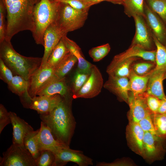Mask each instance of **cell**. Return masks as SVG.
<instances>
[{
    "mask_svg": "<svg viewBox=\"0 0 166 166\" xmlns=\"http://www.w3.org/2000/svg\"><path fill=\"white\" fill-rule=\"evenodd\" d=\"M72 97H62L51 112L40 114L41 121L48 126L55 139L69 147L76 123L71 109Z\"/></svg>",
    "mask_w": 166,
    "mask_h": 166,
    "instance_id": "1",
    "label": "cell"
},
{
    "mask_svg": "<svg viewBox=\"0 0 166 166\" xmlns=\"http://www.w3.org/2000/svg\"><path fill=\"white\" fill-rule=\"evenodd\" d=\"M2 0L6 13L5 40L11 41L15 35L23 31L32 32L34 28V9L41 0Z\"/></svg>",
    "mask_w": 166,
    "mask_h": 166,
    "instance_id": "2",
    "label": "cell"
},
{
    "mask_svg": "<svg viewBox=\"0 0 166 166\" xmlns=\"http://www.w3.org/2000/svg\"><path fill=\"white\" fill-rule=\"evenodd\" d=\"M0 58L14 74L28 81L33 73L40 66L42 58L26 57L17 53L11 41L5 40L0 43Z\"/></svg>",
    "mask_w": 166,
    "mask_h": 166,
    "instance_id": "3",
    "label": "cell"
},
{
    "mask_svg": "<svg viewBox=\"0 0 166 166\" xmlns=\"http://www.w3.org/2000/svg\"><path fill=\"white\" fill-rule=\"evenodd\" d=\"M60 2L41 0L33 12L34 28L32 32L35 43L44 45V36L47 27L56 18Z\"/></svg>",
    "mask_w": 166,
    "mask_h": 166,
    "instance_id": "4",
    "label": "cell"
},
{
    "mask_svg": "<svg viewBox=\"0 0 166 166\" xmlns=\"http://www.w3.org/2000/svg\"><path fill=\"white\" fill-rule=\"evenodd\" d=\"M88 11L77 10L67 3L60 2L54 22L67 34L83 26L88 17Z\"/></svg>",
    "mask_w": 166,
    "mask_h": 166,
    "instance_id": "5",
    "label": "cell"
},
{
    "mask_svg": "<svg viewBox=\"0 0 166 166\" xmlns=\"http://www.w3.org/2000/svg\"><path fill=\"white\" fill-rule=\"evenodd\" d=\"M0 166H36L35 160L25 146L12 144L0 158Z\"/></svg>",
    "mask_w": 166,
    "mask_h": 166,
    "instance_id": "6",
    "label": "cell"
},
{
    "mask_svg": "<svg viewBox=\"0 0 166 166\" xmlns=\"http://www.w3.org/2000/svg\"><path fill=\"white\" fill-rule=\"evenodd\" d=\"M23 106L36 111L40 114L49 113L57 106L62 97L56 94L51 96H38L31 98L26 94L20 97Z\"/></svg>",
    "mask_w": 166,
    "mask_h": 166,
    "instance_id": "7",
    "label": "cell"
},
{
    "mask_svg": "<svg viewBox=\"0 0 166 166\" xmlns=\"http://www.w3.org/2000/svg\"><path fill=\"white\" fill-rule=\"evenodd\" d=\"M165 140L149 132H144L142 157L149 162L162 159L166 152Z\"/></svg>",
    "mask_w": 166,
    "mask_h": 166,
    "instance_id": "8",
    "label": "cell"
},
{
    "mask_svg": "<svg viewBox=\"0 0 166 166\" xmlns=\"http://www.w3.org/2000/svg\"><path fill=\"white\" fill-rule=\"evenodd\" d=\"M55 69L47 65L39 67L32 74L28 81L26 94L32 98L44 89L56 77Z\"/></svg>",
    "mask_w": 166,
    "mask_h": 166,
    "instance_id": "9",
    "label": "cell"
},
{
    "mask_svg": "<svg viewBox=\"0 0 166 166\" xmlns=\"http://www.w3.org/2000/svg\"><path fill=\"white\" fill-rule=\"evenodd\" d=\"M133 17L135 22L136 32L131 46H137L148 51L156 49L154 48L155 45L152 33L144 17L136 15Z\"/></svg>",
    "mask_w": 166,
    "mask_h": 166,
    "instance_id": "10",
    "label": "cell"
},
{
    "mask_svg": "<svg viewBox=\"0 0 166 166\" xmlns=\"http://www.w3.org/2000/svg\"><path fill=\"white\" fill-rule=\"evenodd\" d=\"M103 85L101 73L98 67L93 65L88 79L81 89L72 95L73 98L77 99L94 97L100 94Z\"/></svg>",
    "mask_w": 166,
    "mask_h": 166,
    "instance_id": "11",
    "label": "cell"
},
{
    "mask_svg": "<svg viewBox=\"0 0 166 166\" xmlns=\"http://www.w3.org/2000/svg\"><path fill=\"white\" fill-rule=\"evenodd\" d=\"M145 93L134 95L130 92L128 104L129 107V110L128 113L129 122L138 123L145 117L153 114L147 106Z\"/></svg>",
    "mask_w": 166,
    "mask_h": 166,
    "instance_id": "12",
    "label": "cell"
},
{
    "mask_svg": "<svg viewBox=\"0 0 166 166\" xmlns=\"http://www.w3.org/2000/svg\"><path fill=\"white\" fill-rule=\"evenodd\" d=\"M55 166H63L69 162L76 163L79 166L93 165V160L85 155L82 151L66 147L55 154Z\"/></svg>",
    "mask_w": 166,
    "mask_h": 166,
    "instance_id": "13",
    "label": "cell"
},
{
    "mask_svg": "<svg viewBox=\"0 0 166 166\" xmlns=\"http://www.w3.org/2000/svg\"><path fill=\"white\" fill-rule=\"evenodd\" d=\"M66 34L57 26L54 22L47 27L44 36V52L40 67L45 65L53 49L62 38Z\"/></svg>",
    "mask_w": 166,
    "mask_h": 166,
    "instance_id": "14",
    "label": "cell"
},
{
    "mask_svg": "<svg viewBox=\"0 0 166 166\" xmlns=\"http://www.w3.org/2000/svg\"><path fill=\"white\" fill-rule=\"evenodd\" d=\"M144 17L152 34L166 47V26L164 22L146 5L144 6Z\"/></svg>",
    "mask_w": 166,
    "mask_h": 166,
    "instance_id": "15",
    "label": "cell"
},
{
    "mask_svg": "<svg viewBox=\"0 0 166 166\" xmlns=\"http://www.w3.org/2000/svg\"><path fill=\"white\" fill-rule=\"evenodd\" d=\"M103 87L115 94L120 101L128 104L130 93L128 78L109 76Z\"/></svg>",
    "mask_w": 166,
    "mask_h": 166,
    "instance_id": "16",
    "label": "cell"
},
{
    "mask_svg": "<svg viewBox=\"0 0 166 166\" xmlns=\"http://www.w3.org/2000/svg\"><path fill=\"white\" fill-rule=\"evenodd\" d=\"M125 134L129 148L135 153L142 156L144 132L138 123L129 122Z\"/></svg>",
    "mask_w": 166,
    "mask_h": 166,
    "instance_id": "17",
    "label": "cell"
},
{
    "mask_svg": "<svg viewBox=\"0 0 166 166\" xmlns=\"http://www.w3.org/2000/svg\"><path fill=\"white\" fill-rule=\"evenodd\" d=\"M38 138L41 151L47 150L55 154L63 148L67 147L55 139L50 128L42 121L39 129Z\"/></svg>",
    "mask_w": 166,
    "mask_h": 166,
    "instance_id": "18",
    "label": "cell"
},
{
    "mask_svg": "<svg viewBox=\"0 0 166 166\" xmlns=\"http://www.w3.org/2000/svg\"><path fill=\"white\" fill-rule=\"evenodd\" d=\"M11 123L13 127V143L14 144L24 146L23 140L29 132L34 130L33 127L15 113L9 112Z\"/></svg>",
    "mask_w": 166,
    "mask_h": 166,
    "instance_id": "19",
    "label": "cell"
},
{
    "mask_svg": "<svg viewBox=\"0 0 166 166\" xmlns=\"http://www.w3.org/2000/svg\"><path fill=\"white\" fill-rule=\"evenodd\" d=\"M166 71L154 69L149 74L146 92L160 100L166 99L163 81Z\"/></svg>",
    "mask_w": 166,
    "mask_h": 166,
    "instance_id": "20",
    "label": "cell"
},
{
    "mask_svg": "<svg viewBox=\"0 0 166 166\" xmlns=\"http://www.w3.org/2000/svg\"><path fill=\"white\" fill-rule=\"evenodd\" d=\"M140 59L138 57H132L120 61L112 60L107 68L106 72L109 76L129 78L132 64Z\"/></svg>",
    "mask_w": 166,
    "mask_h": 166,
    "instance_id": "21",
    "label": "cell"
},
{
    "mask_svg": "<svg viewBox=\"0 0 166 166\" xmlns=\"http://www.w3.org/2000/svg\"><path fill=\"white\" fill-rule=\"evenodd\" d=\"M156 49L148 51L136 45H132L125 51L117 54L112 61H120L132 57H137L147 61L155 62Z\"/></svg>",
    "mask_w": 166,
    "mask_h": 166,
    "instance_id": "22",
    "label": "cell"
},
{
    "mask_svg": "<svg viewBox=\"0 0 166 166\" xmlns=\"http://www.w3.org/2000/svg\"><path fill=\"white\" fill-rule=\"evenodd\" d=\"M56 94H59L63 97L70 96L65 77L59 78L56 77L37 96H51Z\"/></svg>",
    "mask_w": 166,
    "mask_h": 166,
    "instance_id": "23",
    "label": "cell"
},
{
    "mask_svg": "<svg viewBox=\"0 0 166 166\" xmlns=\"http://www.w3.org/2000/svg\"><path fill=\"white\" fill-rule=\"evenodd\" d=\"M62 38L67 48L77 59V70L82 72L90 74L93 64L85 59L79 46L75 42L68 38L66 35L64 36Z\"/></svg>",
    "mask_w": 166,
    "mask_h": 166,
    "instance_id": "24",
    "label": "cell"
},
{
    "mask_svg": "<svg viewBox=\"0 0 166 166\" xmlns=\"http://www.w3.org/2000/svg\"><path fill=\"white\" fill-rule=\"evenodd\" d=\"M149 75L141 76L136 74L131 69L129 77L130 92L134 95L146 92Z\"/></svg>",
    "mask_w": 166,
    "mask_h": 166,
    "instance_id": "25",
    "label": "cell"
},
{
    "mask_svg": "<svg viewBox=\"0 0 166 166\" xmlns=\"http://www.w3.org/2000/svg\"><path fill=\"white\" fill-rule=\"evenodd\" d=\"M62 38L53 49L45 65L55 69L70 52Z\"/></svg>",
    "mask_w": 166,
    "mask_h": 166,
    "instance_id": "26",
    "label": "cell"
},
{
    "mask_svg": "<svg viewBox=\"0 0 166 166\" xmlns=\"http://www.w3.org/2000/svg\"><path fill=\"white\" fill-rule=\"evenodd\" d=\"M39 129L32 131L25 136L23 143L26 148L36 160L40 154V149L38 138Z\"/></svg>",
    "mask_w": 166,
    "mask_h": 166,
    "instance_id": "27",
    "label": "cell"
},
{
    "mask_svg": "<svg viewBox=\"0 0 166 166\" xmlns=\"http://www.w3.org/2000/svg\"><path fill=\"white\" fill-rule=\"evenodd\" d=\"M77 61L76 57L70 52L55 68V76L59 78L65 77V76L71 70Z\"/></svg>",
    "mask_w": 166,
    "mask_h": 166,
    "instance_id": "28",
    "label": "cell"
},
{
    "mask_svg": "<svg viewBox=\"0 0 166 166\" xmlns=\"http://www.w3.org/2000/svg\"><path fill=\"white\" fill-rule=\"evenodd\" d=\"M28 81L22 77L15 75L8 84V88L12 93L20 97L27 92Z\"/></svg>",
    "mask_w": 166,
    "mask_h": 166,
    "instance_id": "29",
    "label": "cell"
},
{
    "mask_svg": "<svg viewBox=\"0 0 166 166\" xmlns=\"http://www.w3.org/2000/svg\"><path fill=\"white\" fill-rule=\"evenodd\" d=\"M125 14L129 17L136 15L144 16V0H125L123 3Z\"/></svg>",
    "mask_w": 166,
    "mask_h": 166,
    "instance_id": "30",
    "label": "cell"
},
{
    "mask_svg": "<svg viewBox=\"0 0 166 166\" xmlns=\"http://www.w3.org/2000/svg\"><path fill=\"white\" fill-rule=\"evenodd\" d=\"M156 48V65L154 69L166 71V47L161 43L152 34Z\"/></svg>",
    "mask_w": 166,
    "mask_h": 166,
    "instance_id": "31",
    "label": "cell"
},
{
    "mask_svg": "<svg viewBox=\"0 0 166 166\" xmlns=\"http://www.w3.org/2000/svg\"><path fill=\"white\" fill-rule=\"evenodd\" d=\"M156 135L160 138L166 139V113H154L152 115Z\"/></svg>",
    "mask_w": 166,
    "mask_h": 166,
    "instance_id": "32",
    "label": "cell"
},
{
    "mask_svg": "<svg viewBox=\"0 0 166 166\" xmlns=\"http://www.w3.org/2000/svg\"><path fill=\"white\" fill-rule=\"evenodd\" d=\"M156 65L155 62L151 61H135L132 65L131 69L137 75L144 76L149 75Z\"/></svg>",
    "mask_w": 166,
    "mask_h": 166,
    "instance_id": "33",
    "label": "cell"
},
{
    "mask_svg": "<svg viewBox=\"0 0 166 166\" xmlns=\"http://www.w3.org/2000/svg\"><path fill=\"white\" fill-rule=\"evenodd\" d=\"M35 160L36 166H55V155L49 150H42Z\"/></svg>",
    "mask_w": 166,
    "mask_h": 166,
    "instance_id": "34",
    "label": "cell"
},
{
    "mask_svg": "<svg viewBox=\"0 0 166 166\" xmlns=\"http://www.w3.org/2000/svg\"><path fill=\"white\" fill-rule=\"evenodd\" d=\"M150 9L166 24V0H146Z\"/></svg>",
    "mask_w": 166,
    "mask_h": 166,
    "instance_id": "35",
    "label": "cell"
},
{
    "mask_svg": "<svg viewBox=\"0 0 166 166\" xmlns=\"http://www.w3.org/2000/svg\"><path fill=\"white\" fill-rule=\"evenodd\" d=\"M110 49L109 44L107 43L91 48L89 51V54L94 61H99L108 54Z\"/></svg>",
    "mask_w": 166,
    "mask_h": 166,
    "instance_id": "36",
    "label": "cell"
},
{
    "mask_svg": "<svg viewBox=\"0 0 166 166\" xmlns=\"http://www.w3.org/2000/svg\"><path fill=\"white\" fill-rule=\"evenodd\" d=\"M90 74L76 70L72 81V95L76 94L84 85Z\"/></svg>",
    "mask_w": 166,
    "mask_h": 166,
    "instance_id": "37",
    "label": "cell"
},
{
    "mask_svg": "<svg viewBox=\"0 0 166 166\" xmlns=\"http://www.w3.org/2000/svg\"><path fill=\"white\" fill-rule=\"evenodd\" d=\"M6 11L2 0H0V43L5 40L6 30Z\"/></svg>",
    "mask_w": 166,
    "mask_h": 166,
    "instance_id": "38",
    "label": "cell"
},
{
    "mask_svg": "<svg viewBox=\"0 0 166 166\" xmlns=\"http://www.w3.org/2000/svg\"><path fill=\"white\" fill-rule=\"evenodd\" d=\"M13 73L6 65L3 60L0 58V78L7 84L12 80Z\"/></svg>",
    "mask_w": 166,
    "mask_h": 166,
    "instance_id": "39",
    "label": "cell"
},
{
    "mask_svg": "<svg viewBox=\"0 0 166 166\" xmlns=\"http://www.w3.org/2000/svg\"><path fill=\"white\" fill-rule=\"evenodd\" d=\"M145 97L147 106L153 113H156L160 104L161 100L156 97L145 93Z\"/></svg>",
    "mask_w": 166,
    "mask_h": 166,
    "instance_id": "40",
    "label": "cell"
},
{
    "mask_svg": "<svg viewBox=\"0 0 166 166\" xmlns=\"http://www.w3.org/2000/svg\"><path fill=\"white\" fill-rule=\"evenodd\" d=\"M152 114L145 117L138 123L144 132H149L153 134L156 135L153 123Z\"/></svg>",
    "mask_w": 166,
    "mask_h": 166,
    "instance_id": "41",
    "label": "cell"
},
{
    "mask_svg": "<svg viewBox=\"0 0 166 166\" xmlns=\"http://www.w3.org/2000/svg\"><path fill=\"white\" fill-rule=\"evenodd\" d=\"M9 112L2 104H0V133L4 128L11 123Z\"/></svg>",
    "mask_w": 166,
    "mask_h": 166,
    "instance_id": "42",
    "label": "cell"
},
{
    "mask_svg": "<svg viewBox=\"0 0 166 166\" xmlns=\"http://www.w3.org/2000/svg\"><path fill=\"white\" fill-rule=\"evenodd\" d=\"M54 1L67 3L73 8L80 10H89L90 8L82 0H56Z\"/></svg>",
    "mask_w": 166,
    "mask_h": 166,
    "instance_id": "43",
    "label": "cell"
},
{
    "mask_svg": "<svg viewBox=\"0 0 166 166\" xmlns=\"http://www.w3.org/2000/svg\"><path fill=\"white\" fill-rule=\"evenodd\" d=\"M130 164L126 160L120 159L116 160L111 163L105 162H97L96 163L97 166H119L130 165Z\"/></svg>",
    "mask_w": 166,
    "mask_h": 166,
    "instance_id": "44",
    "label": "cell"
},
{
    "mask_svg": "<svg viewBox=\"0 0 166 166\" xmlns=\"http://www.w3.org/2000/svg\"><path fill=\"white\" fill-rule=\"evenodd\" d=\"M88 6L90 7L94 4L104 1H109L116 3H123L125 0H82Z\"/></svg>",
    "mask_w": 166,
    "mask_h": 166,
    "instance_id": "45",
    "label": "cell"
},
{
    "mask_svg": "<svg viewBox=\"0 0 166 166\" xmlns=\"http://www.w3.org/2000/svg\"><path fill=\"white\" fill-rule=\"evenodd\" d=\"M156 113L159 114L166 113V99L161 100L160 104Z\"/></svg>",
    "mask_w": 166,
    "mask_h": 166,
    "instance_id": "46",
    "label": "cell"
},
{
    "mask_svg": "<svg viewBox=\"0 0 166 166\" xmlns=\"http://www.w3.org/2000/svg\"><path fill=\"white\" fill-rule=\"evenodd\" d=\"M164 80L166 79V73H165V74L164 75Z\"/></svg>",
    "mask_w": 166,
    "mask_h": 166,
    "instance_id": "47",
    "label": "cell"
},
{
    "mask_svg": "<svg viewBox=\"0 0 166 166\" xmlns=\"http://www.w3.org/2000/svg\"><path fill=\"white\" fill-rule=\"evenodd\" d=\"M51 2H53L55 1L56 0H49Z\"/></svg>",
    "mask_w": 166,
    "mask_h": 166,
    "instance_id": "48",
    "label": "cell"
}]
</instances>
